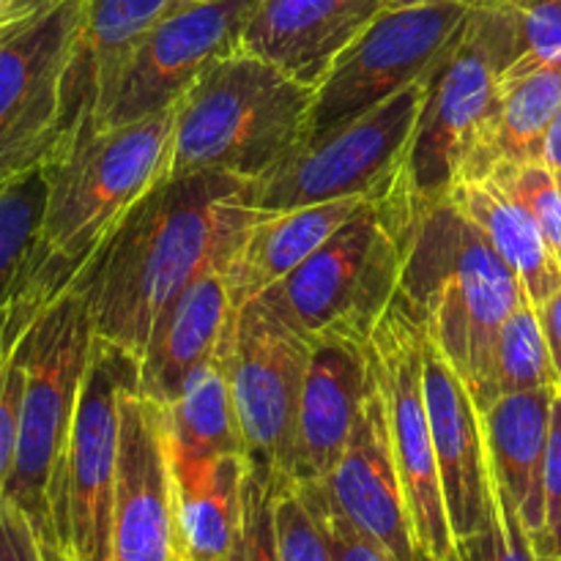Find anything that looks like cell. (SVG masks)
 Listing matches in <instances>:
<instances>
[{"instance_id": "obj_1", "label": "cell", "mask_w": 561, "mask_h": 561, "mask_svg": "<svg viewBox=\"0 0 561 561\" xmlns=\"http://www.w3.org/2000/svg\"><path fill=\"white\" fill-rule=\"evenodd\" d=\"M255 181L168 175L121 222L82 277L93 334L142 359L159 312L208 268H225L255 222Z\"/></svg>"}, {"instance_id": "obj_2", "label": "cell", "mask_w": 561, "mask_h": 561, "mask_svg": "<svg viewBox=\"0 0 561 561\" xmlns=\"http://www.w3.org/2000/svg\"><path fill=\"white\" fill-rule=\"evenodd\" d=\"M179 104L104 126L47 164L49 190L31 257L0 312V345L14 348L49 305L82 283L131 208L170 175Z\"/></svg>"}, {"instance_id": "obj_3", "label": "cell", "mask_w": 561, "mask_h": 561, "mask_svg": "<svg viewBox=\"0 0 561 561\" xmlns=\"http://www.w3.org/2000/svg\"><path fill=\"white\" fill-rule=\"evenodd\" d=\"M398 296L485 411L496 400L499 332L529 296L488 236L449 197H416Z\"/></svg>"}, {"instance_id": "obj_4", "label": "cell", "mask_w": 561, "mask_h": 561, "mask_svg": "<svg viewBox=\"0 0 561 561\" xmlns=\"http://www.w3.org/2000/svg\"><path fill=\"white\" fill-rule=\"evenodd\" d=\"M416 195L405 173L257 299L294 332L367 345L403 277Z\"/></svg>"}, {"instance_id": "obj_5", "label": "cell", "mask_w": 561, "mask_h": 561, "mask_svg": "<svg viewBox=\"0 0 561 561\" xmlns=\"http://www.w3.org/2000/svg\"><path fill=\"white\" fill-rule=\"evenodd\" d=\"M316 88L255 53L214 64L179 102L170 175L261 181L310 137Z\"/></svg>"}, {"instance_id": "obj_6", "label": "cell", "mask_w": 561, "mask_h": 561, "mask_svg": "<svg viewBox=\"0 0 561 561\" xmlns=\"http://www.w3.org/2000/svg\"><path fill=\"white\" fill-rule=\"evenodd\" d=\"M93 343L96 334L91 305L82 285L49 305L20 340L25 383L14 469L3 499L31 520L47 561H64L55 515L66 449Z\"/></svg>"}, {"instance_id": "obj_7", "label": "cell", "mask_w": 561, "mask_h": 561, "mask_svg": "<svg viewBox=\"0 0 561 561\" xmlns=\"http://www.w3.org/2000/svg\"><path fill=\"white\" fill-rule=\"evenodd\" d=\"M524 55L518 20L507 5L480 0L438 64L431 96L405 159V181L422 203L453 192L488 115L496 107L499 77Z\"/></svg>"}, {"instance_id": "obj_8", "label": "cell", "mask_w": 561, "mask_h": 561, "mask_svg": "<svg viewBox=\"0 0 561 561\" xmlns=\"http://www.w3.org/2000/svg\"><path fill=\"white\" fill-rule=\"evenodd\" d=\"M433 77L436 71L340 129L296 148L272 173L252 184V206L257 211H285L351 195H373L392 184L405 168Z\"/></svg>"}, {"instance_id": "obj_9", "label": "cell", "mask_w": 561, "mask_h": 561, "mask_svg": "<svg viewBox=\"0 0 561 561\" xmlns=\"http://www.w3.org/2000/svg\"><path fill=\"white\" fill-rule=\"evenodd\" d=\"M88 0H60L0 36V181L44 168L69 137V77Z\"/></svg>"}, {"instance_id": "obj_10", "label": "cell", "mask_w": 561, "mask_h": 561, "mask_svg": "<svg viewBox=\"0 0 561 561\" xmlns=\"http://www.w3.org/2000/svg\"><path fill=\"white\" fill-rule=\"evenodd\" d=\"M365 351L387 405L389 438L416 548L425 561H460L425 403V332L400 296L376 323Z\"/></svg>"}, {"instance_id": "obj_11", "label": "cell", "mask_w": 561, "mask_h": 561, "mask_svg": "<svg viewBox=\"0 0 561 561\" xmlns=\"http://www.w3.org/2000/svg\"><path fill=\"white\" fill-rule=\"evenodd\" d=\"M474 5V0H427L405 9H383L318 82L307 140L340 129L436 71Z\"/></svg>"}, {"instance_id": "obj_12", "label": "cell", "mask_w": 561, "mask_h": 561, "mask_svg": "<svg viewBox=\"0 0 561 561\" xmlns=\"http://www.w3.org/2000/svg\"><path fill=\"white\" fill-rule=\"evenodd\" d=\"M140 362L115 345L93 343L66 449L58 493V546L64 561H113L115 474H118L121 389Z\"/></svg>"}, {"instance_id": "obj_13", "label": "cell", "mask_w": 561, "mask_h": 561, "mask_svg": "<svg viewBox=\"0 0 561 561\" xmlns=\"http://www.w3.org/2000/svg\"><path fill=\"white\" fill-rule=\"evenodd\" d=\"M310 351V340L279 321L257 296L236 307L222 345L225 376L247 458L277 480H288L294 466Z\"/></svg>"}, {"instance_id": "obj_14", "label": "cell", "mask_w": 561, "mask_h": 561, "mask_svg": "<svg viewBox=\"0 0 561 561\" xmlns=\"http://www.w3.org/2000/svg\"><path fill=\"white\" fill-rule=\"evenodd\" d=\"M257 5L261 0H190L162 16L137 47L104 126L179 104L214 64L239 53Z\"/></svg>"}, {"instance_id": "obj_15", "label": "cell", "mask_w": 561, "mask_h": 561, "mask_svg": "<svg viewBox=\"0 0 561 561\" xmlns=\"http://www.w3.org/2000/svg\"><path fill=\"white\" fill-rule=\"evenodd\" d=\"M140 373L121 389L113 561H184L175 520L164 409L142 394Z\"/></svg>"}, {"instance_id": "obj_16", "label": "cell", "mask_w": 561, "mask_h": 561, "mask_svg": "<svg viewBox=\"0 0 561 561\" xmlns=\"http://www.w3.org/2000/svg\"><path fill=\"white\" fill-rule=\"evenodd\" d=\"M321 485L334 507L394 561H425L411 529L409 504L389 438L387 405L373 373L348 447Z\"/></svg>"}, {"instance_id": "obj_17", "label": "cell", "mask_w": 561, "mask_h": 561, "mask_svg": "<svg viewBox=\"0 0 561 561\" xmlns=\"http://www.w3.org/2000/svg\"><path fill=\"white\" fill-rule=\"evenodd\" d=\"M425 403L431 416L438 474L447 499L455 540L471 537L491 510V463H488L482 411L469 383L425 337Z\"/></svg>"}, {"instance_id": "obj_18", "label": "cell", "mask_w": 561, "mask_h": 561, "mask_svg": "<svg viewBox=\"0 0 561 561\" xmlns=\"http://www.w3.org/2000/svg\"><path fill=\"white\" fill-rule=\"evenodd\" d=\"M236 307L225 268L192 279L153 321L137 378L142 394L162 409L173 405L184 383L219 356Z\"/></svg>"}, {"instance_id": "obj_19", "label": "cell", "mask_w": 561, "mask_h": 561, "mask_svg": "<svg viewBox=\"0 0 561 561\" xmlns=\"http://www.w3.org/2000/svg\"><path fill=\"white\" fill-rule=\"evenodd\" d=\"M370 383L365 345L316 340L301 392L290 482H323L351 442Z\"/></svg>"}, {"instance_id": "obj_20", "label": "cell", "mask_w": 561, "mask_h": 561, "mask_svg": "<svg viewBox=\"0 0 561 561\" xmlns=\"http://www.w3.org/2000/svg\"><path fill=\"white\" fill-rule=\"evenodd\" d=\"M383 5L387 0H261L241 47L318 88Z\"/></svg>"}, {"instance_id": "obj_21", "label": "cell", "mask_w": 561, "mask_h": 561, "mask_svg": "<svg viewBox=\"0 0 561 561\" xmlns=\"http://www.w3.org/2000/svg\"><path fill=\"white\" fill-rule=\"evenodd\" d=\"M378 192L257 214L255 222L247 228L239 250L225 266L236 305L255 299L257 294L288 277L312 252L321 250L345 222H351Z\"/></svg>"}, {"instance_id": "obj_22", "label": "cell", "mask_w": 561, "mask_h": 561, "mask_svg": "<svg viewBox=\"0 0 561 561\" xmlns=\"http://www.w3.org/2000/svg\"><path fill=\"white\" fill-rule=\"evenodd\" d=\"M175 491V520L184 561H228L244 524L247 455L175 458L170 455Z\"/></svg>"}, {"instance_id": "obj_23", "label": "cell", "mask_w": 561, "mask_h": 561, "mask_svg": "<svg viewBox=\"0 0 561 561\" xmlns=\"http://www.w3.org/2000/svg\"><path fill=\"white\" fill-rule=\"evenodd\" d=\"M561 107V64H513L499 77L496 107L488 115L460 181H482L504 162L542 159V140Z\"/></svg>"}, {"instance_id": "obj_24", "label": "cell", "mask_w": 561, "mask_h": 561, "mask_svg": "<svg viewBox=\"0 0 561 561\" xmlns=\"http://www.w3.org/2000/svg\"><path fill=\"white\" fill-rule=\"evenodd\" d=\"M553 394L557 389L499 394L482 411L488 463L518 507L531 540L542 526V471L551 436Z\"/></svg>"}, {"instance_id": "obj_25", "label": "cell", "mask_w": 561, "mask_h": 561, "mask_svg": "<svg viewBox=\"0 0 561 561\" xmlns=\"http://www.w3.org/2000/svg\"><path fill=\"white\" fill-rule=\"evenodd\" d=\"M447 197L488 236L493 250L518 274L537 310L561 290V263L551 244L531 214L496 181H460Z\"/></svg>"}, {"instance_id": "obj_26", "label": "cell", "mask_w": 561, "mask_h": 561, "mask_svg": "<svg viewBox=\"0 0 561 561\" xmlns=\"http://www.w3.org/2000/svg\"><path fill=\"white\" fill-rule=\"evenodd\" d=\"M164 422H168V449L175 458L197 460L247 455L228 376H225L222 351L184 383L175 403L164 409Z\"/></svg>"}, {"instance_id": "obj_27", "label": "cell", "mask_w": 561, "mask_h": 561, "mask_svg": "<svg viewBox=\"0 0 561 561\" xmlns=\"http://www.w3.org/2000/svg\"><path fill=\"white\" fill-rule=\"evenodd\" d=\"M47 164L0 181V312L31 257L47 206Z\"/></svg>"}, {"instance_id": "obj_28", "label": "cell", "mask_w": 561, "mask_h": 561, "mask_svg": "<svg viewBox=\"0 0 561 561\" xmlns=\"http://www.w3.org/2000/svg\"><path fill=\"white\" fill-rule=\"evenodd\" d=\"M531 389H559L557 367L537 307L529 299L504 321L493 356V398Z\"/></svg>"}, {"instance_id": "obj_29", "label": "cell", "mask_w": 561, "mask_h": 561, "mask_svg": "<svg viewBox=\"0 0 561 561\" xmlns=\"http://www.w3.org/2000/svg\"><path fill=\"white\" fill-rule=\"evenodd\" d=\"M460 561H537L535 540L520 518L518 507L507 496L491 471V510L480 529L458 540Z\"/></svg>"}, {"instance_id": "obj_30", "label": "cell", "mask_w": 561, "mask_h": 561, "mask_svg": "<svg viewBox=\"0 0 561 561\" xmlns=\"http://www.w3.org/2000/svg\"><path fill=\"white\" fill-rule=\"evenodd\" d=\"M274 531L279 561H334L332 542L316 507L296 482H274Z\"/></svg>"}, {"instance_id": "obj_31", "label": "cell", "mask_w": 561, "mask_h": 561, "mask_svg": "<svg viewBox=\"0 0 561 561\" xmlns=\"http://www.w3.org/2000/svg\"><path fill=\"white\" fill-rule=\"evenodd\" d=\"M488 179L496 181L513 201H518L531 214L561 263V190L557 173L542 159H531V162L499 164Z\"/></svg>"}, {"instance_id": "obj_32", "label": "cell", "mask_w": 561, "mask_h": 561, "mask_svg": "<svg viewBox=\"0 0 561 561\" xmlns=\"http://www.w3.org/2000/svg\"><path fill=\"white\" fill-rule=\"evenodd\" d=\"M274 482L277 477L252 463L244 482V524L228 561H279L277 531H274Z\"/></svg>"}, {"instance_id": "obj_33", "label": "cell", "mask_w": 561, "mask_h": 561, "mask_svg": "<svg viewBox=\"0 0 561 561\" xmlns=\"http://www.w3.org/2000/svg\"><path fill=\"white\" fill-rule=\"evenodd\" d=\"M296 485L305 491V496L310 499V504L316 507L318 518H321L323 529H327L329 535V542H332L334 561H394L376 540L362 535V531L334 507L321 482H296Z\"/></svg>"}, {"instance_id": "obj_34", "label": "cell", "mask_w": 561, "mask_h": 561, "mask_svg": "<svg viewBox=\"0 0 561 561\" xmlns=\"http://www.w3.org/2000/svg\"><path fill=\"white\" fill-rule=\"evenodd\" d=\"M22 383H25V373H22L20 343L14 348L0 345V496L5 493L11 469H14Z\"/></svg>"}, {"instance_id": "obj_35", "label": "cell", "mask_w": 561, "mask_h": 561, "mask_svg": "<svg viewBox=\"0 0 561 561\" xmlns=\"http://www.w3.org/2000/svg\"><path fill=\"white\" fill-rule=\"evenodd\" d=\"M0 561H47L31 520L0 496Z\"/></svg>"}, {"instance_id": "obj_36", "label": "cell", "mask_w": 561, "mask_h": 561, "mask_svg": "<svg viewBox=\"0 0 561 561\" xmlns=\"http://www.w3.org/2000/svg\"><path fill=\"white\" fill-rule=\"evenodd\" d=\"M55 3H60V0H0V36L25 25L33 16L44 14Z\"/></svg>"}, {"instance_id": "obj_37", "label": "cell", "mask_w": 561, "mask_h": 561, "mask_svg": "<svg viewBox=\"0 0 561 561\" xmlns=\"http://www.w3.org/2000/svg\"><path fill=\"white\" fill-rule=\"evenodd\" d=\"M537 312H540L542 332H546L548 348H551V359L553 367H557L561 389V290H557V294H553Z\"/></svg>"}, {"instance_id": "obj_38", "label": "cell", "mask_w": 561, "mask_h": 561, "mask_svg": "<svg viewBox=\"0 0 561 561\" xmlns=\"http://www.w3.org/2000/svg\"><path fill=\"white\" fill-rule=\"evenodd\" d=\"M542 162L557 175L561 173V107L553 115L551 126L546 131V140H542Z\"/></svg>"}, {"instance_id": "obj_39", "label": "cell", "mask_w": 561, "mask_h": 561, "mask_svg": "<svg viewBox=\"0 0 561 561\" xmlns=\"http://www.w3.org/2000/svg\"><path fill=\"white\" fill-rule=\"evenodd\" d=\"M420 3H427V0H387L383 9H405V5H420ZM474 3H480V0H474Z\"/></svg>"}, {"instance_id": "obj_40", "label": "cell", "mask_w": 561, "mask_h": 561, "mask_svg": "<svg viewBox=\"0 0 561 561\" xmlns=\"http://www.w3.org/2000/svg\"><path fill=\"white\" fill-rule=\"evenodd\" d=\"M557 181H559V190H561V173L557 175Z\"/></svg>"}]
</instances>
